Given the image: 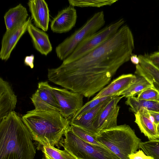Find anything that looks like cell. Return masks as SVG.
Masks as SVG:
<instances>
[{
    "label": "cell",
    "instance_id": "cell-1",
    "mask_svg": "<svg viewBox=\"0 0 159 159\" xmlns=\"http://www.w3.org/2000/svg\"><path fill=\"white\" fill-rule=\"evenodd\" d=\"M134 48V38L127 25L86 55L73 62L48 69L52 82L89 98L111 82L119 68L128 61Z\"/></svg>",
    "mask_w": 159,
    "mask_h": 159
},
{
    "label": "cell",
    "instance_id": "cell-2",
    "mask_svg": "<svg viewBox=\"0 0 159 159\" xmlns=\"http://www.w3.org/2000/svg\"><path fill=\"white\" fill-rule=\"evenodd\" d=\"M0 121V159H34L36 148L22 118L14 111Z\"/></svg>",
    "mask_w": 159,
    "mask_h": 159
},
{
    "label": "cell",
    "instance_id": "cell-3",
    "mask_svg": "<svg viewBox=\"0 0 159 159\" xmlns=\"http://www.w3.org/2000/svg\"><path fill=\"white\" fill-rule=\"evenodd\" d=\"M22 120L29 130L33 140L40 147L49 145L59 148L61 146L63 136L70 126V121L59 111H38L27 112Z\"/></svg>",
    "mask_w": 159,
    "mask_h": 159
},
{
    "label": "cell",
    "instance_id": "cell-4",
    "mask_svg": "<svg viewBox=\"0 0 159 159\" xmlns=\"http://www.w3.org/2000/svg\"><path fill=\"white\" fill-rule=\"evenodd\" d=\"M96 139L120 159H130L129 155L139 148L141 140L126 124L117 125L96 134Z\"/></svg>",
    "mask_w": 159,
    "mask_h": 159
},
{
    "label": "cell",
    "instance_id": "cell-5",
    "mask_svg": "<svg viewBox=\"0 0 159 159\" xmlns=\"http://www.w3.org/2000/svg\"><path fill=\"white\" fill-rule=\"evenodd\" d=\"M64 136L61 146L77 159H120L105 147L83 141L73 133L70 126Z\"/></svg>",
    "mask_w": 159,
    "mask_h": 159
},
{
    "label": "cell",
    "instance_id": "cell-6",
    "mask_svg": "<svg viewBox=\"0 0 159 159\" xmlns=\"http://www.w3.org/2000/svg\"><path fill=\"white\" fill-rule=\"evenodd\" d=\"M105 22L103 11L95 13L81 27L56 47L55 52L57 57L64 60L80 43L98 31Z\"/></svg>",
    "mask_w": 159,
    "mask_h": 159
},
{
    "label": "cell",
    "instance_id": "cell-7",
    "mask_svg": "<svg viewBox=\"0 0 159 159\" xmlns=\"http://www.w3.org/2000/svg\"><path fill=\"white\" fill-rule=\"evenodd\" d=\"M125 22L123 18L120 19L93 34L80 43L62 64L74 61L94 50L113 36Z\"/></svg>",
    "mask_w": 159,
    "mask_h": 159
},
{
    "label": "cell",
    "instance_id": "cell-8",
    "mask_svg": "<svg viewBox=\"0 0 159 159\" xmlns=\"http://www.w3.org/2000/svg\"><path fill=\"white\" fill-rule=\"evenodd\" d=\"M53 93L64 117L70 120L83 106L84 96L66 89L52 87Z\"/></svg>",
    "mask_w": 159,
    "mask_h": 159
},
{
    "label": "cell",
    "instance_id": "cell-9",
    "mask_svg": "<svg viewBox=\"0 0 159 159\" xmlns=\"http://www.w3.org/2000/svg\"><path fill=\"white\" fill-rule=\"evenodd\" d=\"M122 96H112L95 118L93 124L95 134L117 126V118L120 107L118 103Z\"/></svg>",
    "mask_w": 159,
    "mask_h": 159
},
{
    "label": "cell",
    "instance_id": "cell-10",
    "mask_svg": "<svg viewBox=\"0 0 159 159\" xmlns=\"http://www.w3.org/2000/svg\"><path fill=\"white\" fill-rule=\"evenodd\" d=\"M32 19L29 17L27 21L21 25L10 30H6L3 34L1 42L0 58L7 61L18 41L27 31L28 27L31 23Z\"/></svg>",
    "mask_w": 159,
    "mask_h": 159
},
{
    "label": "cell",
    "instance_id": "cell-11",
    "mask_svg": "<svg viewBox=\"0 0 159 159\" xmlns=\"http://www.w3.org/2000/svg\"><path fill=\"white\" fill-rule=\"evenodd\" d=\"M77 18L76 10L71 5L59 11L52 20L51 30L54 33H62L68 32L75 26Z\"/></svg>",
    "mask_w": 159,
    "mask_h": 159
},
{
    "label": "cell",
    "instance_id": "cell-12",
    "mask_svg": "<svg viewBox=\"0 0 159 159\" xmlns=\"http://www.w3.org/2000/svg\"><path fill=\"white\" fill-rule=\"evenodd\" d=\"M136 77V75L131 74L122 75L113 80L93 99L105 97L120 96L121 93L134 82Z\"/></svg>",
    "mask_w": 159,
    "mask_h": 159
},
{
    "label": "cell",
    "instance_id": "cell-13",
    "mask_svg": "<svg viewBox=\"0 0 159 159\" xmlns=\"http://www.w3.org/2000/svg\"><path fill=\"white\" fill-rule=\"evenodd\" d=\"M31 18L35 26L47 31L49 21V10L44 0H30L27 3Z\"/></svg>",
    "mask_w": 159,
    "mask_h": 159
},
{
    "label": "cell",
    "instance_id": "cell-14",
    "mask_svg": "<svg viewBox=\"0 0 159 159\" xmlns=\"http://www.w3.org/2000/svg\"><path fill=\"white\" fill-rule=\"evenodd\" d=\"M140 62L136 66L135 73L145 78L152 87L159 93V68L149 59L143 55L138 56Z\"/></svg>",
    "mask_w": 159,
    "mask_h": 159
},
{
    "label": "cell",
    "instance_id": "cell-15",
    "mask_svg": "<svg viewBox=\"0 0 159 159\" xmlns=\"http://www.w3.org/2000/svg\"><path fill=\"white\" fill-rule=\"evenodd\" d=\"M17 102L15 94L9 83L0 78V120L14 111Z\"/></svg>",
    "mask_w": 159,
    "mask_h": 159
},
{
    "label": "cell",
    "instance_id": "cell-16",
    "mask_svg": "<svg viewBox=\"0 0 159 159\" xmlns=\"http://www.w3.org/2000/svg\"><path fill=\"white\" fill-rule=\"evenodd\" d=\"M27 31L31 37L35 49L41 54L47 56L52 50V46L48 34L34 26L32 23Z\"/></svg>",
    "mask_w": 159,
    "mask_h": 159
},
{
    "label": "cell",
    "instance_id": "cell-17",
    "mask_svg": "<svg viewBox=\"0 0 159 159\" xmlns=\"http://www.w3.org/2000/svg\"><path fill=\"white\" fill-rule=\"evenodd\" d=\"M134 122L140 131L149 139L152 140L159 139L157 132V125L153 122L149 111L143 109L134 114Z\"/></svg>",
    "mask_w": 159,
    "mask_h": 159
},
{
    "label": "cell",
    "instance_id": "cell-18",
    "mask_svg": "<svg viewBox=\"0 0 159 159\" xmlns=\"http://www.w3.org/2000/svg\"><path fill=\"white\" fill-rule=\"evenodd\" d=\"M28 15L26 8L21 4L9 9L4 16L6 30H11L24 24Z\"/></svg>",
    "mask_w": 159,
    "mask_h": 159
},
{
    "label": "cell",
    "instance_id": "cell-19",
    "mask_svg": "<svg viewBox=\"0 0 159 159\" xmlns=\"http://www.w3.org/2000/svg\"><path fill=\"white\" fill-rule=\"evenodd\" d=\"M112 97H109L104 101L82 115L78 119L70 120V125L79 126L89 132L95 134L93 126V122Z\"/></svg>",
    "mask_w": 159,
    "mask_h": 159
},
{
    "label": "cell",
    "instance_id": "cell-20",
    "mask_svg": "<svg viewBox=\"0 0 159 159\" xmlns=\"http://www.w3.org/2000/svg\"><path fill=\"white\" fill-rule=\"evenodd\" d=\"M125 103L130 107V110L134 114L143 109L148 111H159V102L139 99L135 96L127 97Z\"/></svg>",
    "mask_w": 159,
    "mask_h": 159
},
{
    "label": "cell",
    "instance_id": "cell-21",
    "mask_svg": "<svg viewBox=\"0 0 159 159\" xmlns=\"http://www.w3.org/2000/svg\"><path fill=\"white\" fill-rule=\"evenodd\" d=\"M40 149L43 153V159H77L64 149L61 150L49 145H43Z\"/></svg>",
    "mask_w": 159,
    "mask_h": 159
},
{
    "label": "cell",
    "instance_id": "cell-22",
    "mask_svg": "<svg viewBox=\"0 0 159 159\" xmlns=\"http://www.w3.org/2000/svg\"><path fill=\"white\" fill-rule=\"evenodd\" d=\"M136 75V79L134 82L121 93L120 96H122L126 98L130 96H135L146 89L152 87L150 83L144 77Z\"/></svg>",
    "mask_w": 159,
    "mask_h": 159
},
{
    "label": "cell",
    "instance_id": "cell-23",
    "mask_svg": "<svg viewBox=\"0 0 159 159\" xmlns=\"http://www.w3.org/2000/svg\"><path fill=\"white\" fill-rule=\"evenodd\" d=\"M37 90L39 96L43 100L59 111L58 104L52 91V86L49 84L48 82L39 83Z\"/></svg>",
    "mask_w": 159,
    "mask_h": 159
},
{
    "label": "cell",
    "instance_id": "cell-24",
    "mask_svg": "<svg viewBox=\"0 0 159 159\" xmlns=\"http://www.w3.org/2000/svg\"><path fill=\"white\" fill-rule=\"evenodd\" d=\"M70 128L73 133L83 141L92 145L105 147L96 139V134L89 132L75 125H70Z\"/></svg>",
    "mask_w": 159,
    "mask_h": 159
},
{
    "label": "cell",
    "instance_id": "cell-25",
    "mask_svg": "<svg viewBox=\"0 0 159 159\" xmlns=\"http://www.w3.org/2000/svg\"><path fill=\"white\" fill-rule=\"evenodd\" d=\"M139 148L146 155L152 157L153 159H159V139L141 142Z\"/></svg>",
    "mask_w": 159,
    "mask_h": 159
},
{
    "label": "cell",
    "instance_id": "cell-26",
    "mask_svg": "<svg viewBox=\"0 0 159 159\" xmlns=\"http://www.w3.org/2000/svg\"><path fill=\"white\" fill-rule=\"evenodd\" d=\"M70 5L81 7H100L105 6H110L114 3L117 0H73L68 1Z\"/></svg>",
    "mask_w": 159,
    "mask_h": 159
},
{
    "label": "cell",
    "instance_id": "cell-27",
    "mask_svg": "<svg viewBox=\"0 0 159 159\" xmlns=\"http://www.w3.org/2000/svg\"><path fill=\"white\" fill-rule=\"evenodd\" d=\"M109 97H105L95 99H92L91 101L83 105L80 110L70 120L78 119L82 115L93 109L104 101Z\"/></svg>",
    "mask_w": 159,
    "mask_h": 159
},
{
    "label": "cell",
    "instance_id": "cell-28",
    "mask_svg": "<svg viewBox=\"0 0 159 159\" xmlns=\"http://www.w3.org/2000/svg\"><path fill=\"white\" fill-rule=\"evenodd\" d=\"M30 99L35 107L34 109L36 111H58L56 108L43 100L39 96L37 90L32 95Z\"/></svg>",
    "mask_w": 159,
    "mask_h": 159
},
{
    "label": "cell",
    "instance_id": "cell-29",
    "mask_svg": "<svg viewBox=\"0 0 159 159\" xmlns=\"http://www.w3.org/2000/svg\"><path fill=\"white\" fill-rule=\"evenodd\" d=\"M137 98L140 100L159 102V93L152 87L140 93L137 95Z\"/></svg>",
    "mask_w": 159,
    "mask_h": 159
},
{
    "label": "cell",
    "instance_id": "cell-30",
    "mask_svg": "<svg viewBox=\"0 0 159 159\" xmlns=\"http://www.w3.org/2000/svg\"><path fill=\"white\" fill-rule=\"evenodd\" d=\"M129 157L130 159H153L152 157L146 155L143 150H140L129 155Z\"/></svg>",
    "mask_w": 159,
    "mask_h": 159
},
{
    "label": "cell",
    "instance_id": "cell-31",
    "mask_svg": "<svg viewBox=\"0 0 159 159\" xmlns=\"http://www.w3.org/2000/svg\"><path fill=\"white\" fill-rule=\"evenodd\" d=\"M149 59L159 68V51L154 52L148 56Z\"/></svg>",
    "mask_w": 159,
    "mask_h": 159
},
{
    "label": "cell",
    "instance_id": "cell-32",
    "mask_svg": "<svg viewBox=\"0 0 159 159\" xmlns=\"http://www.w3.org/2000/svg\"><path fill=\"white\" fill-rule=\"evenodd\" d=\"M34 57L33 54H31L30 56H26L24 58V64L26 65L29 66L31 69H33L34 67Z\"/></svg>",
    "mask_w": 159,
    "mask_h": 159
},
{
    "label": "cell",
    "instance_id": "cell-33",
    "mask_svg": "<svg viewBox=\"0 0 159 159\" xmlns=\"http://www.w3.org/2000/svg\"><path fill=\"white\" fill-rule=\"evenodd\" d=\"M149 112L154 123L157 125L159 124V111H149Z\"/></svg>",
    "mask_w": 159,
    "mask_h": 159
},
{
    "label": "cell",
    "instance_id": "cell-34",
    "mask_svg": "<svg viewBox=\"0 0 159 159\" xmlns=\"http://www.w3.org/2000/svg\"><path fill=\"white\" fill-rule=\"evenodd\" d=\"M131 62L134 64L136 65L139 64L140 62V60L138 56L136 55L132 54L130 59Z\"/></svg>",
    "mask_w": 159,
    "mask_h": 159
},
{
    "label": "cell",
    "instance_id": "cell-35",
    "mask_svg": "<svg viewBox=\"0 0 159 159\" xmlns=\"http://www.w3.org/2000/svg\"><path fill=\"white\" fill-rule=\"evenodd\" d=\"M157 135L159 137V124L157 125Z\"/></svg>",
    "mask_w": 159,
    "mask_h": 159
}]
</instances>
